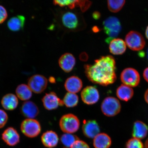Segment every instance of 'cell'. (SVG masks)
<instances>
[{
    "instance_id": "6da1fadb",
    "label": "cell",
    "mask_w": 148,
    "mask_h": 148,
    "mask_svg": "<svg viewBox=\"0 0 148 148\" xmlns=\"http://www.w3.org/2000/svg\"><path fill=\"white\" fill-rule=\"evenodd\" d=\"M84 68L86 77L95 84L106 86L116 80V62L112 56L101 57L93 64L85 65Z\"/></svg>"
},
{
    "instance_id": "7a4b0ae2",
    "label": "cell",
    "mask_w": 148,
    "mask_h": 148,
    "mask_svg": "<svg viewBox=\"0 0 148 148\" xmlns=\"http://www.w3.org/2000/svg\"><path fill=\"white\" fill-rule=\"evenodd\" d=\"M103 26L105 32L108 36L106 42L107 43H110L117 37L121 31V23L117 18L110 16L103 22Z\"/></svg>"
},
{
    "instance_id": "3957f363",
    "label": "cell",
    "mask_w": 148,
    "mask_h": 148,
    "mask_svg": "<svg viewBox=\"0 0 148 148\" xmlns=\"http://www.w3.org/2000/svg\"><path fill=\"white\" fill-rule=\"evenodd\" d=\"M80 123L76 116L67 114L62 116L60 121V128L66 134H73L78 130Z\"/></svg>"
},
{
    "instance_id": "277c9868",
    "label": "cell",
    "mask_w": 148,
    "mask_h": 148,
    "mask_svg": "<svg viewBox=\"0 0 148 148\" xmlns=\"http://www.w3.org/2000/svg\"><path fill=\"white\" fill-rule=\"evenodd\" d=\"M102 112L105 116H113L119 113L121 105L119 100L112 97H107L103 100L101 106Z\"/></svg>"
},
{
    "instance_id": "5b68a950",
    "label": "cell",
    "mask_w": 148,
    "mask_h": 148,
    "mask_svg": "<svg viewBox=\"0 0 148 148\" xmlns=\"http://www.w3.org/2000/svg\"><path fill=\"white\" fill-rule=\"evenodd\" d=\"M22 133L27 137H36L41 131L39 122L34 119H25L22 122L20 127Z\"/></svg>"
},
{
    "instance_id": "8992f818",
    "label": "cell",
    "mask_w": 148,
    "mask_h": 148,
    "mask_svg": "<svg viewBox=\"0 0 148 148\" xmlns=\"http://www.w3.org/2000/svg\"><path fill=\"white\" fill-rule=\"evenodd\" d=\"M125 42L130 49L134 51L141 50L145 45L143 36L136 31H131L126 35Z\"/></svg>"
},
{
    "instance_id": "52a82bcc",
    "label": "cell",
    "mask_w": 148,
    "mask_h": 148,
    "mask_svg": "<svg viewBox=\"0 0 148 148\" xmlns=\"http://www.w3.org/2000/svg\"><path fill=\"white\" fill-rule=\"evenodd\" d=\"M121 82L126 86L135 87L138 86L140 81L139 74L136 69L127 68L124 70L121 74Z\"/></svg>"
},
{
    "instance_id": "ba28073f",
    "label": "cell",
    "mask_w": 148,
    "mask_h": 148,
    "mask_svg": "<svg viewBox=\"0 0 148 148\" xmlns=\"http://www.w3.org/2000/svg\"><path fill=\"white\" fill-rule=\"evenodd\" d=\"M48 84V80L45 77L40 75H33L28 81V86L32 92L40 94L45 90Z\"/></svg>"
},
{
    "instance_id": "9c48e42d",
    "label": "cell",
    "mask_w": 148,
    "mask_h": 148,
    "mask_svg": "<svg viewBox=\"0 0 148 148\" xmlns=\"http://www.w3.org/2000/svg\"><path fill=\"white\" fill-rule=\"evenodd\" d=\"M81 97L83 102L88 105H91L99 100V94L97 88L94 86H88L81 92Z\"/></svg>"
},
{
    "instance_id": "30bf717a",
    "label": "cell",
    "mask_w": 148,
    "mask_h": 148,
    "mask_svg": "<svg viewBox=\"0 0 148 148\" xmlns=\"http://www.w3.org/2000/svg\"><path fill=\"white\" fill-rule=\"evenodd\" d=\"M42 101L44 107L49 110H55L59 106H62L64 104L63 101L53 92L46 94L42 98Z\"/></svg>"
},
{
    "instance_id": "8fae6325",
    "label": "cell",
    "mask_w": 148,
    "mask_h": 148,
    "mask_svg": "<svg viewBox=\"0 0 148 148\" xmlns=\"http://www.w3.org/2000/svg\"><path fill=\"white\" fill-rule=\"evenodd\" d=\"M62 20L64 26L70 30H76L79 25L78 16L73 12L65 13L62 16Z\"/></svg>"
},
{
    "instance_id": "7c38bea8",
    "label": "cell",
    "mask_w": 148,
    "mask_h": 148,
    "mask_svg": "<svg viewBox=\"0 0 148 148\" xmlns=\"http://www.w3.org/2000/svg\"><path fill=\"white\" fill-rule=\"evenodd\" d=\"M82 130L85 136L89 138H94L99 134L100 129L97 121L90 120L84 121Z\"/></svg>"
},
{
    "instance_id": "4fadbf2b",
    "label": "cell",
    "mask_w": 148,
    "mask_h": 148,
    "mask_svg": "<svg viewBox=\"0 0 148 148\" xmlns=\"http://www.w3.org/2000/svg\"><path fill=\"white\" fill-rule=\"evenodd\" d=\"M2 139L7 145L14 146L19 143L20 137L15 129L12 127H9L3 133Z\"/></svg>"
},
{
    "instance_id": "5bb4252c",
    "label": "cell",
    "mask_w": 148,
    "mask_h": 148,
    "mask_svg": "<svg viewBox=\"0 0 148 148\" xmlns=\"http://www.w3.org/2000/svg\"><path fill=\"white\" fill-rule=\"evenodd\" d=\"M21 112L28 119H34L38 115L39 111L37 105L32 101H27L23 103Z\"/></svg>"
},
{
    "instance_id": "9a60e30c",
    "label": "cell",
    "mask_w": 148,
    "mask_h": 148,
    "mask_svg": "<svg viewBox=\"0 0 148 148\" xmlns=\"http://www.w3.org/2000/svg\"><path fill=\"white\" fill-rule=\"evenodd\" d=\"M61 68L66 73H69L73 69L75 64V57L71 53H66L62 55L59 60Z\"/></svg>"
},
{
    "instance_id": "2e32d148",
    "label": "cell",
    "mask_w": 148,
    "mask_h": 148,
    "mask_svg": "<svg viewBox=\"0 0 148 148\" xmlns=\"http://www.w3.org/2000/svg\"><path fill=\"white\" fill-rule=\"evenodd\" d=\"M83 86L82 81L78 77L72 76L66 79L64 84L66 89L68 92L75 94L79 92Z\"/></svg>"
},
{
    "instance_id": "e0dca14e",
    "label": "cell",
    "mask_w": 148,
    "mask_h": 148,
    "mask_svg": "<svg viewBox=\"0 0 148 148\" xmlns=\"http://www.w3.org/2000/svg\"><path fill=\"white\" fill-rule=\"evenodd\" d=\"M41 141L45 147L52 148L56 147L58 144V136L54 131H47L42 134Z\"/></svg>"
},
{
    "instance_id": "ac0fdd59",
    "label": "cell",
    "mask_w": 148,
    "mask_h": 148,
    "mask_svg": "<svg viewBox=\"0 0 148 148\" xmlns=\"http://www.w3.org/2000/svg\"><path fill=\"white\" fill-rule=\"evenodd\" d=\"M148 127L143 122L137 121L133 125L132 135L134 138L143 139L147 136Z\"/></svg>"
},
{
    "instance_id": "d6986e66",
    "label": "cell",
    "mask_w": 148,
    "mask_h": 148,
    "mask_svg": "<svg viewBox=\"0 0 148 148\" xmlns=\"http://www.w3.org/2000/svg\"><path fill=\"white\" fill-rule=\"evenodd\" d=\"M110 53L114 55H120L124 53L126 49V44L121 39L114 38L110 42Z\"/></svg>"
},
{
    "instance_id": "ffe728a7",
    "label": "cell",
    "mask_w": 148,
    "mask_h": 148,
    "mask_svg": "<svg viewBox=\"0 0 148 148\" xmlns=\"http://www.w3.org/2000/svg\"><path fill=\"white\" fill-rule=\"evenodd\" d=\"M1 104L5 110H14L17 107L18 105V98L14 94H7L2 99Z\"/></svg>"
},
{
    "instance_id": "44dd1931",
    "label": "cell",
    "mask_w": 148,
    "mask_h": 148,
    "mask_svg": "<svg viewBox=\"0 0 148 148\" xmlns=\"http://www.w3.org/2000/svg\"><path fill=\"white\" fill-rule=\"evenodd\" d=\"M111 144L110 137L105 133L98 134L94 139L93 145L95 148H109Z\"/></svg>"
},
{
    "instance_id": "7402d4cb",
    "label": "cell",
    "mask_w": 148,
    "mask_h": 148,
    "mask_svg": "<svg viewBox=\"0 0 148 148\" xmlns=\"http://www.w3.org/2000/svg\"><path fill=\"white\" fill-rule=\"evenodd\" d=\"M116 94L121 100L127 101L132 99L134 96V90L130 87L122 84L117 89Z\"/></svg>"
},
{
    "instance_id": "603a6c76",
    "label": "cell",
    "mask_w": 148,
    "mask_h": 148,
    "mask_svg": "<svg viewBox=\"0 0 148 148\" xmlns=\"http://www.w3.org/2000/svg\"><path fill=\"white\" fill-rule=\"evenodd\" d=\"M25 21L24 16L18 15L10 18L7 23V25L10 30L17 31L23 28Z\"/></svg>"
},
{
    "instance_id": "cb8c5ba5",
    "label": "cell",
    "mask_w": 148,
    "mask_h": 148,
    "mask_svg": "<svg viewBox=\"0 0 148 148\" xmlns=\"http://www.w3.org/2000/svg\"><path fill=\"white\" fill-rule=\"evenodd\" d=\"M16 96L21 100H28L32 97V91L28 86L25 84L19 85L16 88Z\"/></svg>"
},
{
    "instance_id": "d4e9b609",
    "label": "cell",
    "mask_w": 148,
    "mask_h": 148,
    "mask_svg": "<svg viewBox=\"0 0 148 148\" xmlns=\"http://www.w3.org/2000/svg\"><path fill=\"white\" fill-rule=\"evenodd\" d=\"M60 140L61 143L64 146L63 148H71L73 144L79 140V138L75 135L65 134L61 136Z\"/></svg>"
},
{
    "instance_id": "484cf974",
    "label": "cell",
    "mask_w": 148,
    "mask_h": 148,
    "mask_svg": "<svg viewBox=\"0 0 148 148\" xmlns=\"http://www.w3.org/2000/svg\"><path fill=\"white\" fill-rule=\"evenodd\" d=\"M63 101L66 107L71 108L78 104L79 97L75 94L68 92L64 96Z\"/></svg>"
},
{
    "instance_id": "4316f807",
    "label": "cell",
    "mask_w": 148,
    "mask_h": 148,
    "mask_svg": "<svg viewBox=\"0 0 148 148\" xmlns=\"http://www.w3.org/2000/svg\"><path fill=\"white\" fill-rule=\"evenodd\" d=\"M108 7L109 10L112 12H117L121 10L125 5L124 0L108 1Z\"/></svg>"
},
{
    "instance_id": "83f0119b",
    "label": "cell",
    "mask_w": 148,
    "mask_h": 148,
    "mask_svg": "<svg viewBox=\"0 0 148 148\" xmlns=\"http://www.w3.org/2000/svg\"><path fill=\"white\" fill-rule=\"evenodd\" d=\"M144 145L140 140L136 138L130 139L126 144V148H144Z\"/></svg>"
},
{
    "instance_id": "f1b7e54d",
    "label": "cell",
    "mask_w": 148,
    "mask_h": 148,
    "mask_svg": "<svg viewBox=\"0 0 148 148\" xmlns=\"http://www.w3.org/2000/svg\"><path fill=\"white\" fill-rule=\"evenodd\" d=\"M78 1H54L53 3L55 5H58L60 7L68 6L69 8L73 9L77 5Z\"/></svg>"
},
{
    "instance_id": "f546056e",
    "label": "cell",
    "mask_w": 148,
    "mask_h": 148,
    "mask_svg": "<svg viewBox=\"0 0 148 148\" xmlns=\"http://www.w3.org/2000/svg\"><path fill=\"white\" fill-rule=\"evenodd\" d=\"M8 120V116L4 110L0 109V128H3L6 124Z\"/></svg>"
},
{
    "instance_id": "4dcf8cb0",
    "label": "cell",
    "mask_w": 148,
    "mask_h": 148,
    "mask_svg": "<svg viewBox=\"0 0 148 148\" xmlns=\"http://www.w3.org/2000/svg\"><path fill=\"white\" fill-rule=\"evenodd\" d=\"M91 4V2L90 1H78L77 2V5H79L81 10L83 12L87 10L90 8Z\"/></svg>"
},
{
    "instance_id": "1f68e13d",
    "label": "cell",
    "mask_w": 148,
    "mask_h": 148,
    "mask_svg": "<svg viewBox=\"0 0 148 148\" xmlns=\"http://www.w3.org/2000/svg\"><path fill=\"white\" fill-rule=\"evenodd\" d=\"M8 14L6 9L2 5H0V24L2 23L7 19Z\"/></svg>"
},
{
    "instance_id": "d6a6232c",
    "label": "cell",
    "mask_w": 148,
    "mask_h": 148,
    "mask_svg": "<svg viewBox=\"0 0 148 148\" xmlns=\"http://www.w3.org/2000/svg\"><path fill=\"white\" fill-rule=\"evenodd\" d=\"M71 148H90L86 142L82 140H78L76 141L72 145Z\"/></svg>"
},
{
    "instance_id": "836d02e7",
    "label": "cell",
    "mask_w": 148,
    "mask_h": 148,
    "mask_svg": "<svg viewBox=\"0 0 148 148\" xmlns=\"http://www.w3.org/2000/svg\"><path fill=\"white\" fill-rule=\"evenodd\" d=\"M88 56L86 53L83 52L79 55V59L83 62H86L88 60Z\"/></svg>"
},
{
    "instance_id": "e575fe53",
    "label": "cell",
    "mask_w": 148,
    "mask_h": 148,
    "mask_svg": "<svg viewBox=\"0 0 148 148\" xmlns=\"http://www.w3.org/2000/svg\"><path fill=\"white\" fill-rule=\"evenodd\" d=\"M92 17L94 19L98 20L101 17L100 13L99 12H95L92 14Z\"/></svg>"
},
{
    "instance_id": "d590c367",
    "label": "cell",
    "mask_w": 148,
    "mask_h": 148,
    "mask_svg": "<svg viewBox=\"0 0 148 148\" xmlns=\"http://www.w3.org/2000/svg\"><path fill=\"white\" fill-rule=\"evenodd\" d=\"M143 75L144 79L148 83V67L144 70Z\"/></svg>"
},
{
    "instance_id": "8d00e7d4",
    "label": "cell",
    "mask_w": 148,
    "mask_h": 148,
    "mask_svg": "<svg viewBox=\"0 0 148 148\" xmlns=\"http://www.w3.org/2000/svg\"><path fill=\"white\" fill-rule=\"evenodd\" d=\"M144 98H145V100L148 104V89L146 90V91L144 95Z\"/></svg>"
},
{
    "instance_id": "74e56055",
    "label": "cell",
    "mask_w": 148,
    "mask_h": 148,
    "mask_svg": "<svg viewBox=\"0 0 148 148\" xmlns=\"http://www.w3.org/2000/svg\"><path fill=\"white\" fill-rule=\"evenodd\" d=\"M49 82L51 83H54L55 82V79L54 77H51L49 78Z\"/></svg>"
},
{
    "instance_id": "f35d334b",
    "label": "cell",
    "mask_w": 148,
    "mask_h": 148,
    "mask_svg": "<svg viewBox=\"0 0 148 148\" xmlns=\"http://www.w3.org/2000/svg\"><path fill=\"white\" fill-rule=\"evenodd\" d=\"M92 30H93L94 32H97L99 31V29L97 27H95L93 28V29H92Z\"/></svg>"
},
{
    "instance_id": "ab89813d",
    "label": "cell",
    "mask_w": 148,
    "mask_h": 148,
    "mask_svg": "<svg viewBox=\"0 0 148 148\" xmlns=\"http://www.w3.org/2000/svg\"><path fill=\"white\" fill-rule=\"evenodd\" d=\"M145 35L146 36V37H147V39H148V26L147 28V29H146Z\"/></svg>"
},
{
    "instance_id": "60d3db41",
    "label": "cell",
    "mask_w": 148,
    "mask_h": 148,
    "mask_svg": "<svg viewBox=\"0 0 148 148\" xmlns=\"http://www.w3.org/2000/svg\"><path fill=\"white\" fill-rule=\"evenodd\" d=\"M145 148H148V138L145 141Z\"/></svg>"
},
{
    "instance_id": "b9f144b4",
    "label": "cell",
    "mask_w": 148,
    "mask_h": 148,
    "mask_svg": "<svg viewBox=\"0 0 148 148\" xmlns=\"http://www.w3.org/2000/svg\"><path fill=\"white\" fill-rule=\"evenodd\" d=\"M147 59L148 61V49L147 50Z\"/></svg>"
}]
</instances>
